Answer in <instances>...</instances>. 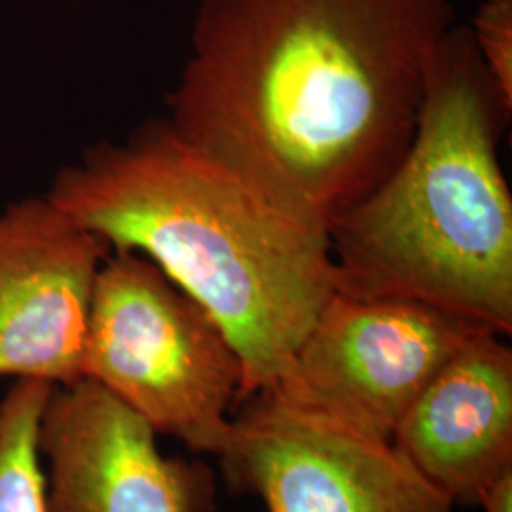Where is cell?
<instances>
[{
    "label": "cell",
    "instance_id": "1",
    "mask_svg": "<svg viewBox=\"0 0 512 512\" xmlns=\"http://www.w3.org/2000/svg\"><path fill=\"white\" fill-rule=\"evenodd\" d=\"M450 0H202L167 124L323 222L401 162Z\"/></svg>",
    "mask_w": 512,
    "mask_h": 512
},
{
    "label": "cell",
    "instance_id": "2",
    "mask_svg": "<svg viewBox=\"0 0 512 512\" xmlns=\"http://www.w3.org/2000/svg\"><path fill=\"white\" fill-rule=\"evenodd\" d=\"M110 253L156 264L219 325L241 403L279 384L334 293L329 226L277 205L167 120L88 148L48 192Z\"/></svg>",
    "mask_w": 512,
    "mask_h": 512
},
{
    "label": "cell",
    "instance_id": "3",
    "mask_svg": "<svg viewBox=\"0 0 512 512\" xmlns=\"http://www.w3.org/2000/svg\"><path fill=\"white\" fill-rule=\"evenodd\" d=\"M509 116L454 23L401 162L330 219L334 293L416 300L511 334L512 196L497 156Z\"/></svg>",
    "mask_w": 512,
    "mask_h": 512
},
{
    "label": "cell",
    "instance_id": "4",
    "mask_svg": "<svg viewBox=\"0 0 512 512\" xmlns=\"http://www.w3.org/2000/svg\"><path fill=\"white\" fill-rule=\"evenodd\" d=\"M82 378L158 433L222 456L243 365L217 321L145 256L109 253L93 289Z\"/></svg>",
    "mask_w": 512,
    "mask_h": 512
},
{
    "label": "cell",
    "instance_id": "5",
    "mask_svg": "<svg viewBox=\"0 0 512 512\" xmlns=\"http://www.w3.org/2000/svg\"><path fill=\"white\" fill-rule=\"evenodd\" d=\"M220 456L230 488L268 512H450L452 499L393 444L279 387L247 397Z\"/></svg>",
    "mask_w": 512,
    "mask_h": 512
},
{
    "label": "cell",
    "instance_id": "6",
    "mask_svg": "<svg viewBox=\"0 0 512 512\" xmlns=\"http://www.w3.org/2000/svg\"><path fill=\"white\" fill-rule=\"evenodd\" d=\"M482 330L490 329L416 300L332 293L274 387L393 440L421 391Z\"/></svg>",
    "mask_w": 512,
    "mask_h": 512
},
{
    "label": "cell",
    "instance_id": "7",
    "mask_svg": "<svg viewBox=\"0 0 512 512\" xmlns=\"http://www.w3.org/2000/svg\"><path fill=\"white\" fill-rule=\"evenodd\" d=\"M50 512H213L215 478L88 378L55 385L38 429Z\"/></svg>",
    "mask_w": 512,
    "mask_h": 512
},
{
    "label": "cell",
    "instance_id": "8",
    "mask_svg": "<svg viewBox=\"0 0 512 512\" xmlns=\"http://www.w3.org/2000/svg\"><path fill=\"white\" fill-rule=\"evenodd\" d=\"M109 253L48 194L0 213V378H82L93 289Z\"/></svg>",
    "mask_w": 512,
    "mask_h": 512
},
{
    "label": "cell",
    "instance_id": "9",
    "mask_svg": "<svg viewBox=\"0 0 512 512\" xmlns=\"http://www.w3.org/2000/svg\"><path fill=\"white\" fill-rule=\"evenodd\" d=\"M393 444L452 503L476 505L512 473V351L482 330L408 408Z\"/></svg>",
    "mask_w": 512,
    "mask_h": 512
},
{
    "label": "cell",
    "instance_id": "10",
    "mask_svg": "<svg viewBox=\"0 0 512 512\" xmlns=\"http://www.w3.org/2000/svg\"><path fill=\"white\" fill-rule=\"evenodd\" d=\"M54 387L19 378L0 403V512H50L38 429Z\"/></svg>",
    "mask_w": 512,
    "mask_h": 512
},
{
    "label": "cell",
    "instance_id": "11",
    "mask_svg": "<svg viewBox=\"0 0 512 512\" xmlns=\"http://www.w3.org/2000/svg\"><path fill=\"white\" fill-rule=\"evenodd\" d=\"M469 31L495 92L512 110V0H484Z\"/></svg>",
    "mask_w": 512,
    "mask_h": 512
},
{
    "label": "cell",
    "instance_id": "12",
    "mask_svg": "<svg viewBox=\"0 0 512 512\" xmlns=\"http://www.w3.org/2000/svg\"><path fill=\"white\" fill-rule=\"evenodd\" d=\"M476 505L486 512H512V473L495 480Z\"/></svg>",
    "mask_w": 512,
    "mask_h": 512
}]
</instances>
